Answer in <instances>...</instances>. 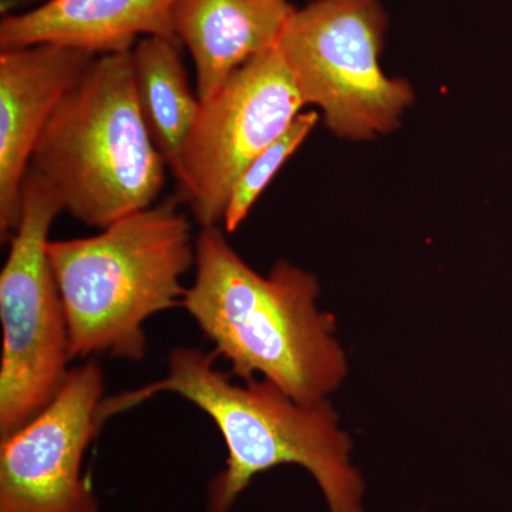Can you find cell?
<instances>
[{"mask_svg":"<svg viewBox=\"0 0 512 512\" xmlns=\"http://www.w3.org/2000/svg\"><path fill=\"white\" fill-rule=\"evenodd\" d=\"M174 3L175 0H47L39 8L3 16L0 49L53 43L99 56L131 52L138 36L177 40Z\"/></svg>","mask_w":512,"mask_h":512,"instance_id":"cell-10","label":"cell"},{"mask_svg":"<svg viewBox=\"0 0 512 512\" xmlns=\"http://www.w3.org/2000/svg\"><path fill=\"white\" fill-rule=\"evenodd\" d=\"M214 352L177 348L168 355L163 379L106 397L103 423L160 393H174L207 414L220 430L228 457L208 484L205 512H232L258 474L295 464L318 483L329 512H365L362 474L350 460L352 441L340 429L328 399L296 402L269 380L232 382L215 367Z\"/></svg>","mask_w":512,"mask_h":512,"instance_id":"cell-1","label":"cell"},{"mask_svg":"<svg viewBox=\"0 0 512 512\" xmlns=\"http://www.w3.org/2000/svg\"><path fill=\"white\" fill-rule=\"evenodd\" d=\"M318 120L319 114L316 111L299 113L291 126L286 128L285 133L276 138L274 143L252 160L244 173L239 175L237 183L232 187L222 220V229L225 232L237 231L239 225L248 217L259 195L271 183L279 168L302 146L303 141L318 124Z\"/></svg>","mask_w":512,"mask_h":512,"instance_id":"cell-13","label":"cell"},{"mask_svg":"<svg viewBox=\"0 0 512 512\" xmlns=\"http://www.w3.org/2000/svg\"><path fill=\"white\" fill-rule=\"evenodd\" d=\"M36 2V0H0V8L5 16L12 15L13 9H18L26 3Z\"/></svg>","mask_w":512,"mask_h":512,"instance_id":"cell-14","label":"cell"},{"mask_svg":"<svg viewBox=\"0 0 512 512\" xmlns=\"http://www.w3.org/2000/svg\"><path fill=\"white\" fill-rule=\"evenodd\" d=\"M386 26L379 0H315L295 9L279 36L299 96L336 136L390 133L413 101L410 84L380 67Z\"/></svg>","mask_w":512,"mask_h":512,"instance_id":"cell-6","label":"cell"},{"mask_svg":"<svg viewBox=\"0 0 512 512\" xmlns=\"http://www.w3.org/2000/svg\"><path fill=\"white\" fill-rule=\"evenodd\" d=\"M165 167L138 109L131 52L94 57L60 101L30 161L64 211L100 229L154 205Z\"/></svg>","mask_w":512,"mask_h":512,"instance_id":"cell-4","label":"cell"},{"mask_svg":"<svg viewBox=\"0 0 512 512\" xmlns=\"http://www.w3.org/2000/svg\"><path fill=\"white\" fill-rule=\"evenodd\" d=\"M293 12L288 0H175L174 35L194 62L198 99L211 97L239 67L278 45Z\"/></svg>","mask_w":512,"mask_h":512,"instance_id":"cell-11","label":"cell"},{"mask_svg":"<svg viewBox=\"0 0 512 512\" xmlns=\"http://www.w3.org/2000/svg\"><path fill=\"white\" fill-rule=\"evenodd\" d=\"M224 232L201 228L195 239V279L183 308L231 365L232 377L262 376L299 403L328 399L348 362L335 338V316L316 305L315 275L288 262L258 274Z\"/></svg>","mask_w":512,"mask_h":512,"instance_id":"cell-2","label":"cell"},{"mask_svg":"<svg viewBox=\"0 0 512 512\" xmlns=\"http://www.w3.org/2000/svg\"><path fill=\"white\" fill-rule=\"evenodd\" d=\"M305 106L278 46L252 57L201 101L170 165L175 197L201 228L220 227L232 187L252 160L285 133Z\"/></svg>","mask_w":512,"mask_h":512,"instance_id":"cell-7","label":"cell"},{"mask_svg":"<svg viewBox=\"0 0 512 512\" xmlns=\"http://www.w3.org/2000/svg\"><path fill=\"white\" fill-rule=\"evenodd\" d=\"M181 43L148 36L131 50L138 109L168 167L180 154L200 113L180 53Z\"/></svg>","mask_w":512,"mask_h":512,"instance_id":"cell-12","label":"cell"},{"mask_svg":"<svg viewBox=\"0 0 512 512\" xmlns=\"http://www.w3.org/2000/svg\"><path fill=\"white\" fill-rule=\"evenodd\" d=\"M76 47L42 45L0 52V238L9 242L22 214L33 153L60 101L93 62Z\"/></svg>","mask_w":512,"mask_h":512,"instance_id":"cell-9","label":"cell"},{"mask_svg":"<svg viewBox=\"0 0 512 512\" xmlns=\"http://www.w3.org/2000/svg\"><path fill=\"white\" fill-rule=\"evenodd\" d=\"M104 390L103 370L89 359L70 369L42 413L0 437V512H100L83 461L103 427Z\"/></svg>","mask_w":512,"mask_h":512,"instance_id":"cell-8","label":"cell"},{"mask_svg":"<svg viewBox=\"0 0 512 512\" xmlns=\"http://www.w3.org/2000/svg\"><path fill=\"white\" fill-rule=\"evenodd\" d=\"M50 266L62 298L73 359L141 362L151 316L183 308L195 239L180 200L170 197L89 238L52 241Z\"/></svg>","mask_w":512,"mask_h":512,"instance_id":"cell-3","label":"cell"},{"mask_svg":"<svg viewBox=\"0 0 512 512\" xmlns=\"http://www.w3.org/2000/svg\"><path fill=\"white\" fill-rule=\"evenodd\" d=\"M22 214L0 272V437L28 424L55 400L69 376V328L47 245L64 211L35 171L23 183Z\"/></svg>","mask_w":512,"mask_h":512,"instance_id":"cell-5","label":"cell"}]
</instances>
